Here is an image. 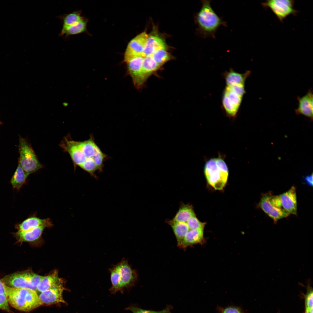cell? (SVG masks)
<instances>
[{
    "label": "cell",
    "mask_w": 313,
    "mask_h": 313,
    "mask_svg": "<svg viewBox=\"0 0 313 313\" xmlns=\"http://www.w3.org/2000/svg\"><path fill=\"white\" fill-rule=\"evenodd\" d=\"M9 304L20 311H31L42 304L35 291L26 287H12L7 286Z\"/></svg>",
    "instance_id": "obj_1"
},
{
    "label": "cell",
    "mask_w": 313,
    "mask_h": 313,
    "mask_svg": "<svg viewBox=\"0 0 313 313\" xmlns=\"http://www.w3.org/2000/svg\"><path fill=\"white\" fill-rule=\"evenodd\" d=\"M210 2L202 1L201 8L196 16L197 22L204 38H215V33L220 26H226V23L212 9Z\"/></svg>",
    "instance_id": "obj_2"
},
{
    "label": "cell",
    "mask_w": 313,
    "mask_h": 313,
    "mask_svg": "<svg viewBox=\"0 0 313 313\" xmlns=\"http://www.w3.org/2000/svg\"><path fill=\"white\" fill-rule=\"evenodd\" d=\"M109 270L112 284L110 290L113 293L132 286L137 279V271L132 269L128 260L124 258Z\"/></svg>",
    "instance_id": "obj_3"
},
{
    "label": "cell",
    "mask_w": 313,
    "mask_h": 313,
    "mask_svg": "<svg viewBox=\"0 0 313 313\" xmlns=\"http://www.w3.org/2000/svg\"><path fill=\"white\" fill-rule=\"evenodd\" d=\"M204 172L210 185L216 190L223 188L228 180L229 171L226 163L221 158H212L207 161Z\"/></svg>",
    "instance_id": "obj_4"
},
{
    "label": "cell",
    "mask_w": 313,
    "mask_h": 313,
    "mask_svg": "<svg viewBox=\"0 0 313 313\" xmlns=\"http://www.w3.org/2000/svg\"><path fill=\"white\" fill-rule=\"evenodd\" d=\"M19 150V163L28 176L42 167L31 146L26 139L20 137Z\"/></svg>",
    "instance_id": "obj_5"
},
{
    "label": "cell",
    "mask_w": 313,
    "mask_h": 313,
    "mask_svg": "<svg viewBox=\"0 0 313 313\" xmlns=\"http://www.w3.org/2000/svg\"><path fill=\"white\" fill-rule=\"evenodd\" d=\"M261 5L265 8L270 9L281 22L289 15H296L299 12L294 8V0H267L262 3Z\"/></svg>",
    "instance_id": "obj_6"
},
{
    "label": "cell",
    "mask_w": 313,
    "mask_h": 313,
    "mask_svg": "<svg viewBox=\"0 0 313 313\" xmlns=\"http://www.w3.org/2000/svg\"><path fill=\"white\" fill-rule=\"evenodd\" d=\"M148 37L146 32H143L130 41L124 54V61L125 63L135 57H142Z\"/></svg>",
    "instance_id": "obj_7"
},
{
    "label": "cell",
    "mask_w": 313,
    "mask_h": 313,
    "mask_svg": "<svg viewBox=\"0 0 313 313\" xmlns=\"http://www.w3.org/2000/svg\"><path fill=\"white\" fill-rule=\"evenodd\" d=\"M2 280L7 286L9 287H26L34 290L30 272L11 274L5 276Z\"/></svg>",
    "instance_id": "obj_8"
},
{
    "label": "cell",
    "mask_w": 313,
    "mask_h": 313,
    "mask_svg": "<svg viewBox=\"0 0 313 313\" xmlns=\"http://www.w3.org/2000/svg\"><path fill=\"white\" fill-rule=\"evenodd\" d=\"M271 195L269 193L263 195L259 205L265 213L271 218L274 223H276L279 220L289 216L290 214L283 208H276L271 204L269 199Z\"/></svg>",
    "instance_id": "obj_9"
},
{
    "label": "cell",
    "mask_w": 313,
    "mask_h": 313,
    "mask_svg": "<svg viewBox=\"0 0 313 313\" xmlns=\"http://www.w3.org/2000/svg\"><path fill=\"white\" fill-rule=\"evenodd\" d=\"M143 58L141 56L136 57L127 63L128 72L135 86L138 89L141 88L145 82L142 69Z\"/></svg>",
    "instance_id": "obj_10"
},
{
    "label": "cell",
    "mask_w": 313,
    "mask_h": 313,
    "mask_svg": "<svg viewBox=\"0 0 313 313\" xmlns=\"http://www.w3.org/2000/svg\"><path fill=\"white\" fill-rule=\"evenodd\" d=\"M64 290L61 283L41 292L39 297L42 304L65 303L63 297Z\"/></svg>",
    "instance_id": "obj_11"
},
{
    "label": "cell",
    "mask_w": 313,
    "mask_h": 313,
    "mask_svg": "<svg viewBox=\"0 0 313 313\" xmlns=\"http://www.w3.org/2000/svg\"><path fill=\"white\" fill-rule=\"evenodd\" d=\"M61 146L69 154L75 165L80 167L87 160L86 156L77 146L75 141L65 139Z\"/></svg>",
    "instance_id": "obj_12"
},
{
    "label": "cell",
    "mask_w": 313,
    "mask_h": 313,
    "mask_svg": "<svg viewBox=\"0 0 313 313\" xmlns=\"http://www.w3.org/2000/svg\"><path fill=\"white\" fill-rule=\"evenodd\" d=\"M279 196L283 208L289 214L296 215L297 202L295 187L292 186L288 190Z\"/></svg>",
    "instance_id": "obj_13"
},
{
    "label": "cell",
    "mask_w": 313,
    "mask_h": 313,
    "mask_svg": "<svg viewBox=\"0 0 313 313\" xmlns=\"http://www.w3.org/2000/svg\"><path fill=\"white\" fill-rule=\"evenodd\" d=\"M311 89L301 97H298V106L295 110L296 114H301L311 119L313 118V97Z\"/></svg>",
    "instance_id": "obj_14"
},
{
    "label": "cell",
    "mask_w": 313,
    "mask_h": 313,
    "mask_svg": "<svg viewBox=\"0 0 313 313\" xmlns=\"http://www.w3.org/2000/svg\"><path fill=\"white\" fill-rule=\"evenodd\" d=\"M166 46L163 40L155 35L149 36L142 57L150 55L156 51L160 50H165Z\"/></svg>",
    "instance_id": "obj_15"
},
{
    "label": "cell",
    "mask_w": 313,
    "mask_h": 313,
    "mask_svg": "<svg viewBox=\"0 0 313 313\" xmlns=\"http://www.w3.org/2000/svg\"><path fill=\"white\" fill-rule=\"evenodd\" d=\"M52 225L49 219H41L36 216H32L25 220L18 225L17 227L19 230L26 231L44 225L48 227Z\"/></svg>",
    "instance_id": "obj_16"
},
{
    "label": "cell",
    "mask_w": 313,
    "mask_h": 313,
    "mask_svg": "<svg viewBox=\"0 0 313 313\" xmlns=\"http://www.w3.org/2000/svg\"><path fill=\"white\" fill-rule=\"evenodd\" d=\"M203 229L189 230L185 235L180 248L185 249L194 245L201 243L203 241Z\"/></svg>",
    "instance_id": "obj_17"
},
{
    "label": "cell",
    "mask_w": 313,
    "mask_h": 313,
    "mask_svg": "<svg viewBox=\"0 0 313 313\" xmlns=\"http://www.w3.org/2000/svg\"><path fill=\"white\" fill-rule=\"evenodd\" d=\"M250 72L247 71L244 73H240L230 69L224 74L227 86H229L237 84H245L246 79L249 75Z\"/></svg>",
    "instance_id": "obj_18"
},
{
    "label": "cell",
    "mask_w": 313,
    "mask_h": 313,
    "mask_svg": "<svg viewBox=\"0 0 313 313\" xmlns=\"http://www.w3.org/2000/svg\"><path fill=\"white\" fill-rule=\"evenodd\" d=\"M167 222L171 227L176 239L177 246L180 248L184 238L189 230L187 223L171 220Z\"/></svg>",
    "instance_id": "obj_19"
},
{
    "label": "cell",
    "mask_w": 313,
    "mask_h": 313,
    "mask_svg": "<svg viewBox=\"0 0 313 313\" xmlns=\"http://www.w3.org/2000/svg\"><path fill=\"white\" fill-rule=\"evenodd\" d=\"M62 283L57 271L49 275L44 276L37 286L36 290L42 292L56 285Z\"/></svg>",
    "instance_id": "obj_20"
},
{
    "label": "cell",
    "mask_w": 313,
    "mask_h": 313,
    "mask_svg": "<svg viewBox=\"0 0 313 313\" xmlns=\"http://www.w3.org/2000/svg\"><path fill=\"white\" fill-rule=\"evenodd\" d=\"M46 226H41L26 231L18 230L16 235L21 241L31 242L38 239Z\"/></svg>",
    "instance_id": "obj_21"
},
{
    "label": "cell",
    "mask_w": 313,
    "mask_h": 313,
    "mask_svg": "<svg viewBox=\"0 0 313 313\" xmlns=\"http://www.w3.org/2000/svg\"><path fill=\"white\" fill-rule=\"evenodd\" d=\"M161 67L154 60L151 55L143 57L142 65V72L145 82L148 78Z\"/></svg>",
    "instance_id": "obj_22"
},
{
    "label": "cell",
    "mask_w": 313,
    "mask_h": 313,
    "mask_svg": "<svg viewBox=\"0 0 313 313\" xmlns=\"http://www.w3.org/2000/svg\"><path fill=\"white\" fill-rule=\"evenodd\" d=\"M87 21L84 18L80 21L73 25L68 26H62L60 37L64 36L67 37L71 35L77 34L85 32L86 30Z\"/></svg>",
    "instance_id": "obj_23"
},
{
    "label": "cell",
    "mask_w": 313,
    "mask_h": 313,
    "mask_svg": "<svg viewBox=\"0 0 313 313\" xmlns=\"http://www.w3.org/2000/svg\"><path fill=\"white\" fill-rule=\"evenodd\" d=\"M195 216L192 207L188 204H181L178 211L171 221L186 223L192 217Z\"/></svg>",
    "instance_id": "obj_24"
},
{
    "label": "cell",
    "mask_w": 313,
    "mask_h": 313,
    "mask_svg": "<svg viewBox=\"0 0 313 313\" xmlns=\"http://www.w3.org/2000/svg\"><path fill=\"white\" fill-rule=\"evenodd\" d=\"M28 176L19 163L17 168L12 177L10 183L14 189L19 190L25 183Z\"/></svg>",
    "instance_id": "obj_25"
},
{
    "label": "cell",
    "mask_w": 313,
    "mask_h": 313,
    "mask_svg": "<svg viewBox=\"0 0 313 313\" xmlns=\"http://www.w3.org/2000/svg\"><path fill=\"white\" fill-rule=\"evenodd\" d=\"M60 19L62 26H70L80 21L83 19L79 11L64 14L58 17Z\"/></svg>",
    "instance_id": "obj_26"
},
{
    "label": "cell",
    "mask_w": 313,
    "mask_h": 313,
    "mask_svg": "<svg viewBox=\"0 0 313 313\" xmlns=\"http://www.w3.org/2000/svg\"><path fill=\"white\" fill-rule=\"evenodd\" d=\"M222 103L223 108L228 116L234 117L236 115L239 108L231 102L228 97L224 94H223Z\"/></svg>",
    "instance_id": "obj_27"
},
{
    "label": "cell",
    "mask_w": 313,
    "mask_h": 313,
    "mask_svg": "<svg viewBox=\"0 0 313 313\" xmlns=\"http://www.w3.org/2000/svg\"><path fill=\"white\" fill-rule=\"evenodd\" d=\"M6 287L2 279H0V309L6 311L9 309L6 294Z\"/></svg>",
    "instance_id": "obj_28"
},
{
    "label": "cell",
    "mask_w": 313,
    "mask_h": 313,
    "mask_svg": "<svg viewBox=\"0 0 313 313\" xmlns=\"http://www.w3.org/2000/svg\"><path fill=\"white\" fill-rule=\"evenodd\" d=\"M151 55L154 61L161 67L170 58L169 53L165 50H157Z\"/></svg>",
    "instance_id": "obj_29"
},
{
    "label": "cell",
    "mask_w": 313,
    "mask_h": 313,
    "mask_svg": "<svg viewBox=\"0 0 313 313\" xmlns=\"http://www.w3.org/2000/svg\"><path fill=\"white\" fill-rule=\"evenodd\" d=\"M223 94L228 97L229 100L235 105L239 108L243 97L234 92L228 86H226Z\"/></svg>",
    "instance_id": "obj_30"
},
{
    "label": "cell",
    "mask_w": 313,
    "mask_h": 313,
    "mask_svg": "<svg viewBox=\"0 0 313 313\" xmlns=\"http://www.w3.org/2000/svg\"><path fill=\"white\" fill-rule=\"evenodd\" d=\"M306 289L307 292L305 296V310L312 311L313 310V290L309 282Z\"/></svg>",
    "instance_id": "obj_31"
},
{
    "label": "cell",
    "mask_w": 313,
    "mask_h": 313,
    "mask_svg": "<svg viewBox=\"0 0 313 313\" xmlns=\"http://www.w3.org/2000/svg\"><path fill=\"white\" fill-rule=\"evenodd\" d=\"M172 306H168L160 311H156L143 309L135 306H130L127 308L132 313H170Z\"/></svg>",
    "instance_id": "obj_32"
},
{
    "label": "cell",
    "mask_w": 313,
    "mask_h": 313,
    "mask_svg": "<svg viewBox=\"0 0 313 313\" xmlns=\"http://www.w3.org/2000/svg\"><path fill=\"white\" fill-rule=\"evenodd\" d=\"M189 230L204 229L205 225V223L200 221L194 216L191 217L186 223Z\"/></svg>",
    "instance_id": "obj_33"
},
{
    "label": "cell",
    "mask_w": 313,
    "mask_h": 313,
    "mask_svg": "<svg viewBox=\"0 0 313 313\" xmlns=\"http://www.w3.org/2000/svg\"><path fill=\"white\" fill-rule=\"evenodd\" d=\"M220 313H244L241 309L235 306H229L219 308Z\"/></svg>",
    "instance_id": "obj_34"
},
{
    "label": "cell",
    "mask_w": 313,
    "mask_h": 313,
    "mask_svg": "<svg viewBox=\"0 0 313 313\" xmlns=\"http://www.w3.org/2000/svg\"><path fill=\"white\" fill-rule=\"evenodd\" d=\"M228 86L232 91L242 97L245 93V84H237Z\"/></svg>",
    "instance_id": "obj_35"
},
{
    "label": "cell",
    "mask_w": 313,
    "mask_h": 313,
    "mask_svg": "<svg viewBox=\"0 0 313 313\" xmlns=\"http://www.w3.org/2000/svg\"><path fill=\"white\" fill-rule=\"evenodd\" d=\"M269 201L271 204L275 207L278 208H283L279 196H272L271 194Z\"/></svg>",
    "instance_id": "obj_36"
},
{
    "label": "cell",
    "mask_w": 313,
    "mask_h": 313,
    "mask_svg": "<svg viewBox=\"0 0 313 313\" xmlns=\"http://www.w3.org/2000/svg\"><path fill=\"white\" fill-rule=\"evenodd\" d=\"M303 181L305 183L310 186H313V174L305 176L303 178Z\"/></svg>",
    "instance_id": "obj_37"
},
{
    "label": "cell",
    "mask_w": 313,
    "mask_h": 313,
    "mask_svg": "<svg viewBox=\"0 0 313 313\" xmlns=\"http://www.w3.org/2000/svg\"><path fill=\"white\" fill-rule=\"evenodd\" d=\"M1 123L0 122V124Z\"/></svg>",
    "instance_id": "obj_38"
}]
</instances>
